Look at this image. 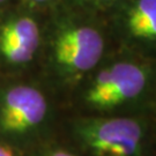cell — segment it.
<instances>
[{"label":"cell","mask_w":156,"mask_h":156,"mask_svg":"<svg viewBox=\"0 0 156 156\" xmlns=\"http://www.w3.org/2000/svg\"><path fill=\"white\" fill-rule=\"evenodd\" d=\"M60 0H14V2H16L19 5L39 9V11H48L49 8L57 5Z\"/></svg>","instance_id":"obj_8"},{"label":"cell","mask_w":156,"mask_h":156,"mask_svg":"<svg viewBox=\"0 0 156 156\" xmlns=\"http://www.w3.org/2000/svg\"><path fill=\"white\" fill-rule=\"evenodd\" d=\"M7 16L0 21V59L11 65L31 62L43 45L39 11L13 2Z\"/></svg>","instance_id":"obj_2"},{"label":"cell","mask_w":156,"mask_h":156,"mask_svg":"<svg viewBox=\"0 0 156 156\" xmlns=\"http://www.w3.org/2000/svg\"><path fill=\"white\" fill-rule=\"evenodd\" d=\"M118 1L119 0H60L59 2L80 11L106 16Z\"/></svg>","instance_id":"obj_7"},{"label":"cell","mask_w":156,"mask_h":156,"mask_svg":"<svg viewBox=\"0 0 156 156\" xmlns=\"http://www.w3.org/2000/svg\"><path fill=\"white\" fill-rule=\"evenodd\" d=\"M0 156H14V154H13V151H12L11 149H8V148L4 147V151H2V153H1V155Z\"/></svg>","instance_id":"obj_11"},{"label":"cell","mask_w":156,"mask_h":156,"mask_svg":"<svg viewBox=\"0 0 156 156\" xmlns=\"http://www.w3.org/2000/svg\"><path fill=\"white\" fill-rule=\"evenodd\" d=\"M13 2H14V0H0V11L4 9L7 6L12 5Z\"/></svg>","instance_id":"obj_9"},{"label":"cell","mask_w":156,"mask_h":156,"mask_svg":"<svg viewBox=\"0 0 156 156\" xmlns=\"http://www.w3.org/2000/svg\"><path fill=\"white\" fill-rule=\"evenodd\" d=\"M2 151H4V147H2V146H0V155H1V153H2Z\"/></svg>","instance_id":"obj_12"},{"label":"cell","mask_w":156,"mask_h":156,"mask_svg":"<svg viewBox=\"0 0 156 156\" xmlns=\"http://www.w3.org/2000/svg\"><path fill=\"white\" fill-rule=\"evenodd\" d=\"M148 68L132 58H122L101 68L87 94V101L100 108H111L132 100L145 89Z\"/></svg>","instance_id":"obj_3"},{"label":"cell","mask_w":156,"mask_h":156,"mask_svg":"<svg viewBox=\"0 0 156 156\" xmlns=\"http://www.w3.org/2000/svg\"><path fill=\"white\" fill-rule=\"evenodd\" d=\"M51 156H74L73 154L71 153H67V151H56V153H53Z\"/></svg>","instance_id":"obj_10"},{"label":"cell","mask_w":156,"mask_h":156,"mask_svg":"<svg viewBox=\"0 0 156 156\" xmlns=\"http://www.w3.org/2000/svg\"><path fill=\"white\" fill-rule=\"evenodd\" d=\"M46 113L43 95L33 87L12 88L4 98L0 124L6 132L22 133L39 124Z\"/></svg>","instance_id":"obj_6"},{"label":"cell","mask_w":156,"mask_h":156,"mask_svg":"<svg viewBox=\"0 0 156 156\" xmlns=\"http://www.w3.org/2000/svg\"><path fill=\"white\" fill-rule=\"evenodd\" d=\"M106 16L129 46H156V0H119Z\"/></svg>","instance_id":"obj_5"},{"label":"cell","mask_w":156,"mask_h":156,"mask_svg":"<svg viewBox=\"0 0 156 156\" xmlns=\"http://www.w3.org/2000/svg\"><path fill=\"white\" fill-rule=\"evenodd\" d=\"M82 138L96 156H135L142 128L132 118H111L86 125Z\"/></svg>","instance_id":"obj_4"},{"label":"cell","mask_w":156,"mask_h":156,"mask_svg":"<svg viewBox=\"0 0 156 156\" xmlns=\"http://www.w3.org/2000/svg\"><path fill=\"white\" fill-rule=\"evenodd\" d=\"M60 15L50 42L53 64L64 72L81 74L93 71L106 55V31L96 19L102 15L80 11L58 2Z\"/></svg>","instance_id":"obj_1"}]
</instances>
